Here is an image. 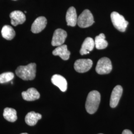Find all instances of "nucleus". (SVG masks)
<instances>
[{"mask_svg":"<svg viewBox=\"0 0 134 134\" xmlns=\"http://www.w3.org/2000/svg\"><path fill=\"white\" fill-rule=\"evenodd\" d=\"M94 46V40L91 37L86 38L81 45L80 54L81 55H83L90 53L93 49Z\"/></svg>","mask_w":134,"mask_h":134,"instance_id":"14","label":"nucleus"},{"mask_svg":"<svg viewBox=\"0 0 134 134\" xmlns=\"http://www.w3.org/2000/svg\"><path fill=\"white\" fill-rule=\"evenodd\" d=\"M100 102V94L98 91H91L88 93L86 103V111L91 114H94L98 109Z\"/></svg>","mask_w":134,"mask_h":134,"instance_id":"2","label":"nucleus"},{"mask_svg":"<svg viewBox=\"0 0 134 134\" xmlns=\"http://www.w3.org/2000/svg\"><path fill=\"white\" fill-rule=\"evenodd\" d=\"M112 69V65L110 59L108 58H101L97 63L96 66V72L100 75L108 74L110 73Z\"/></svg>","mask_w":134,"mask_h":134,"instance_id":"5","label":"nucleus"},{"mask_svg":"<svg viewBox=\"0 0 134 134\" xmlns=\"http://www.w3.org/2000/svg\"><path fill=\"white\" fill-rule=\"evenodd\" d=\"M96 48L97 49H103L108 46V42L105 40V36L103 34H100L96 36L94 40Z\"/></svg>","mask_w":134,"mask_h":134,"instance_id":"19","label":"nucleus"},{"mask_svg":"<svg viewBox=\"0 0 134 134\" xmlns=\"http://www.w3.org/2000/svg\"><path fill=\"white\" fill-rule=\"evenodd\" d=\"M52 53L54 56H59L64 60H68L71 54L70 52L68 50L66 45H62L58 46L53 50Z\"/></svg>","mask_w":134,"mask_h":134,"instance_id":"15","label":"nucleus"},{"mask_svg":"<svg viewBox=\"0 0 134 134\" xmlns=\"http://www.w3.org/2000/svg\"><path fill=\"white\" fill-rule=\"evenodd\" d=\"M77 16L75 8L73 7H70L67 10L66 19L67 25L71 26H75L77 22Z\"/></svg>","mask_w":134,"mask_h":134,"instance_id":"12","label":"nucleus"},{"mask_svg":"<svg viewBox=\"0 0 134 134\" xmlns=\"http://www.w3.org/2000/svg\"><path fill=\"white\" fill-rule=\"evenodd\" d=\"M42 115L39 113H36L34 111L30 112L26 115L25 121L26 123L29 126H32L37 124L39 120L41 119Z\"/></svg>","mask_w":134,"mask_h":134,"instance_id":"16","label":"nucleus"},{"mask_svg":"<svg viewBox=\"0 0 134 134\" xmlns=\"http://www.w3.org/2000/svg\"></svg>","mask_w":134,"mask_h":134,"instance_id":"23","label":"nucleus"},{"mask_svg":"<svg viewBox=\"0 0 134 134\" xmlns=\"http://www.w3.org/2000/svg\"><path fill=\"white\" fill-rule=\"evenodd\" d=\"M92 64L93 62L91 59H79L75 63L74 68L77 72L83 73L89 71Z\"/></svg>","mask_w":134,"mask_h":134,"instance_id":"6","label":"nucleus"},{"mask_svg":"<svg viewBox=\"0 0 134 134\" xmlns=\"http://www.w3.org/2000/svg\"><path fill=\"white\" fill-rule=\"evenodd\" d=\"M67 34L62 29H56L53 34L51 44L53 46H59L63 45L67 38Z\"/></svg>","mask_w":134,"mask_h":134,"instance_id":"7","label":"nucleus"},{"mask_svg":"<svg viewBox=\"0 0 134 134\" xmlns=\"http://www.w3.org/2000/svg\"><path fill=\"white\" fill-rule=\"evenodd\" d=\"M122 134H133L132 133V132L130 131L129 130H125L123 132H122Z\"/></svg>","mask_w":134,"mask_h":134,"instance_id":"21","label":"nucleus"},{"mask_svg":"<svg viewBox=\"0 0 134 134\" xmlns=\"http://www.w3.org/2000/svg\"><path fill=\"white\" fill-rule=\"evenodd\" d=\"M36 65L35 63H30L26 66L18 67L15 73L18 77L24 81L33 80L36 76Z\"/></svg>","mask_w":134,"mask_h":134,"instance_id":"1","label":"nucleus"},{"mask_svg":"<svg viewBox=\"0 0 134 134\" xmlns=\"http://www.w3.org/2000/svg\"><path fill=\"white\" fill-rule=\"evenodd\" d=\"M23 99L26 101H31L37 100L40 98V93L35 88H29L26 91L21 93Z\"/></svg>","mask_w":134,"mask_h":134,"instance_id":"13","label":"nucleus"},{"mask_svg":"<svg viewBox=\"0 0 134 134\" xmlns=\"http://www.w3.org/2000/svg\"><path fill=\"white\" fill-rule=\"evenodd\" d=\"M122 93L123 88L120 85H118L114 88L110 97V105L112 108H115L117 106Z\"/></svg>","mask_w":134,"mask_h":134,"instance_id":"8","label":"nucleus"},{"mask_svg":"<svg viewBox=\"0 0 134 134\" xmlns=\"http://www.w3.org/2000/svg\"><path fill=\"white\" fill-rule=\"evenodd\" d=\"M27 134V133H22V134Z\"/></svg>","mask_w":134,"mask_h":134,"instance_id":"22","label":"nucleus"},{"mask_svg":"<svg viewBox=\"0 0 134 134\" xmlns=\"http://www.w3.org/2000/svg\"><path fill=\"white\" fill-rule=\"evenodd\" d=\"M1 34L4 38L10 40L14 38L15 35V32L13 28L8 25H5L2 28Z\"/></svg>","mask_w":134,"mask_h":134,"instance_id":"17","label":"nucleus"},{"mask_svg":"<svg viewBox=\"0 0 134 134\" xmlns=\"http://www.w3.org/2000/svg\"><path fill=\"white\" fill-rule=\"evenodd\" d=\"M10 17L11 19V24L14 26L23 24L26 20L25 14L20 10H14L10 14Z\"/></svg>","mask_w":134,"mask_h":134,"instance_id":"10","label":"nucleus"},{"mask_svg":"<svg viewBox=\"0 0 134 134\" xmlns=\"http://www.w3.org/2000/svg\"><path fill=\"white\" fill-rule=\"evenodd\" d=\"M47 19L44 16H39L34 20L31 26V31L34 34L41 32L47 25Z\"/></svg>","mask_w":134,"mask_h":134,"instance_id":"9","label":"nucleus"},{"mask_svg":"<svg viewBox=\"0 0 134 134\" xmlns=\"http://www.w3.org/2000/svg\"><path fill=\"white\" fill-rule=\"evenodd\" d=\"M14 74L12 72H6L0 75V83H5L13 80Z\"/></svg>","mask_w":134,"mask_h":134,"instance_id":"20","label":"nucleus"},{"mask_svg":"<svg viewBox=\"0 0 134 134\" xmlns=\"http://www.w3.org/2000/svg\"><path fill=\"white\" fill-rule=\"evenodd\" d=\"M111 19L115 28L121 32H125L129 24L124 17L118 13L113 12L111 14Z\"/></svg>","mask_w":134,"mask_h":134,"instance_id":"3","label":"nucleus"},{"mask_svg":"<svg viewBox=\"0 0 134 134\" xmlns=\"http://www.w3.org/2000/svg\"><path fill=\"white\" fill-rule=\"evenodd\" d=\"M3 116L5 120L10 122H14L18 118L16 111L12 108H5L4 111Z\"/></svg>","mask_w":134,"mask_h":134,"instance_id":"18","label":"nucleus"},{"mask_svg":"<svg viewBox=\"0 0 134 134\" xmlns=\"http://www.w3.org/2000/svg\"><path fill=\"white\" fill-rule=\"evenodd\" d=\"M51 81L53 85L58 87L63 92L67 91L68 83L66 79L64 77L60 75H54L51 78Z\"/></svg>","mask_w":134,"mask_h":134,"instance_id":"11","label":"nucleus"},{"mask_svg":"<svg viewBox=\"0 0 134 134\" xmlns=\"http://www.w3.org/2000/svg\"><path fill=\"white\" fill-rule=\"evenodd\" d=\"M94 23L93 16L90 10H85L78 17L77 24L81 28H86L91 26Z\"/></svg>","mask_w":134,"mask_h":134,"instance_id":"4","label":"nucleus"}]
</instances>
